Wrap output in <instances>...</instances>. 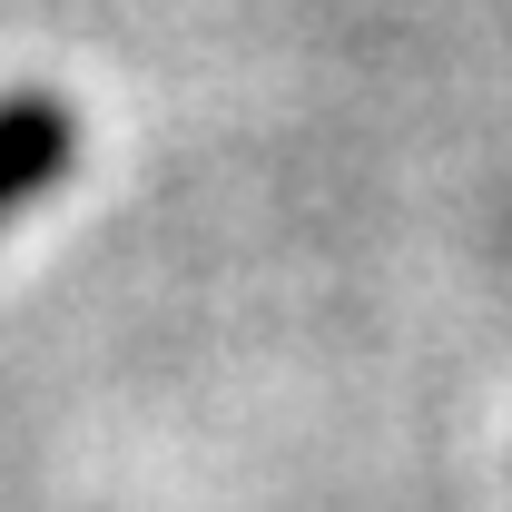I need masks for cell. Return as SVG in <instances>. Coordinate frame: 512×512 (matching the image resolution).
Segmentation results:
<instances>
[{
  "label": "cell",
  "instance_id": "1",
  "mask_svg": "<svg viewBox=\"0 0 512 512\" xmlns=\"http://www.w3.org/2000/svg\"><path fill=\"white\" fill-rule=\"evenodd\" d=\"M79 168V109L60 89H10L0 99V237Z\"/></svg>",
  "mask_w": 512,
  "mask_h": 512
}]
</instances>
